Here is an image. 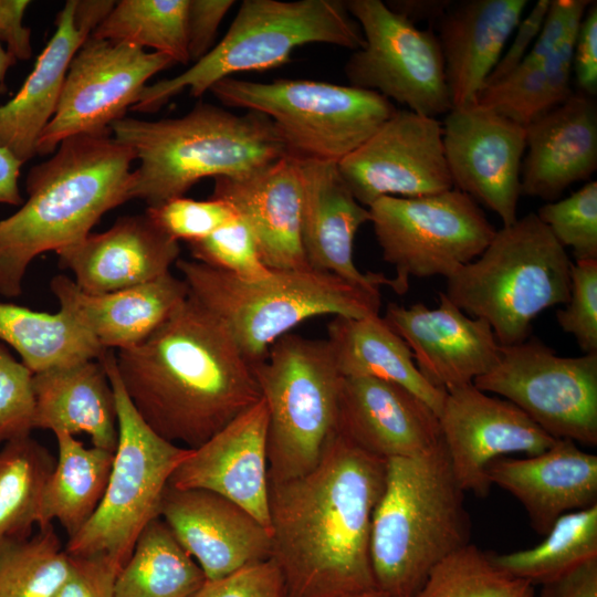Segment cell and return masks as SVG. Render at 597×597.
Wrapping results in <instances>:
<instances>
[{
	"instance_id": "7dc6e473",
	"label": "cell",
	"mask_w": 597,
	"mask_h": 597,
	"mask_svg": "<svg viewBox=\"0 0 597 597\" xmlns=\"http://www.w3.org/2000/svg\"><path fill=\"white\" fill-rule=\"evenodd\" d=\"M191 597H287V593L283 575L270 557L223 577L206 579Z\"/></svg>"
},
{
	"instance_id": "6da1fadb",
	"label": "cell",
	"mask_w": 597,
	"mask_h": 597,
	"mask_svg": "<svg viewBox=\"0 0 597 597\" xmlns=\"http://www.w3.org/2000/svg\"><path fill=\"white\" fill-rule=\"evenodd\" d=\"M386 464L335 431L313 470L270 483L271 558L287 597H352L376 588L370 532Z\"/></svg>"
},
{
	"instance_id": "681fc988",
	"label": "cell",
	"mask_w": 597,
	"mask_h": 597,
	"mask_svg": "<svg viewBox=\"0 0 597 597\" xmlns=\"http://www.w3.org/2000/svg\"><path fill=\"white\" fill-rule=\"evenodd\" d=\"M591 2L590 0H551L538 35L521 63H542L568 39L575 36Z\"/></svg>"
},
{
	"instance_id": "1f68e13d",
	"label": "cell",
	"mask_w": 597,
	"mask_h": 597,
	"mask_svg": "<svg viewBox=\"0 0 597 597\" xmlns=\"http://www.w3.org/2000/svg\"><path fill=\"white\" fill-rule=\"evenodd\" d=\"M327 343L342 377H374L397 384L423 400L439 416L447 391L419 373L405 341L378 315L334 316Z\"/></svg>"
},
{
	"instance_id": "5bb4252c",
	"label": "cell",
	"mask_w": 597,
	"mask_h": 597,
	"mask_svg": "<svg viewBox=\"0 0 597 597\" xmlns=\"http://www.w3.org/2000/svg\"><path fill=\"white\" fill-rule=\"evenodd\" d=\"M365 44L349 56V85L374 91L413 113L434 117L452 108L437 34L421 30L381 0L345 1Z\"/></svg>"
},
{
	"instance_id": "680465c9",
	"label": "cell",
	"mask_w": 597,
	"mask_h": 597,
	"mask_svg": "<svg viewBox=\"0 0 597 597\" xmlns=\"http://www.w3.org/2000/svg\"><path fill=\"white\" fill-rule=\"evenodd\" d=\"M14 63V59L3 49L0 40V81L3 80L8 69Z\"/></svg>"
},
{
	"instance_id": "9f6ffc18",
	"label": "cell",
	"mask_w": 597,
	"mask_h": 597,
	"mask_svg": "<svg viewBox=\"0 0 597 597\" xmlns=\"http://www.w3.org/2000/svg\"><path fill=\"white\" fill-rule=\"evenodd\" d=\"M451 3V0H395L386 2L388 8L413 24L419 21L438 22Z\"/></svg>"
},
{
	"instance_id": "ac0fdd59",
	"label": "cell",
	"mask_w": 597,
	"mask_h": 597,
	"mask_svg": "<svg viewBox=\"0 0 597 597\" xmlns=\"http://www.w3.org/2000/svg\"><path fill=\"white\" fill-rule=\"evenodd\" d=\"M453 475L464 492L488 495V468L510 453L538 454L555 438L511 401L473 384L447 391L438 416Z\"/></svg>"
},
{
	"instance_id": "4dcf8cb0",
	"label": "cell",
	"mask_w": 597,
	"mask_h": 597,
	"mask_svg": "<svg viewBox=\"0 0 597 597\" xmlns=\"http://www.w3.org/2000/svg\"><path fill=\"white\" fill-rule=\"evenodd\" d=\"M34 429L86 433L94 447L115 452L118 440L113 387L98 359L33 374Z\"/></svg>"
},
{
	"instance_id": "d6986e66",
	"label": "cell",
	"mask_w": 597,
	"mask_h": 597,
	"mask_svg": "<svg viewBox=\"0 0 597 597\" xmlns=\"http://www.w3.org/2000/svg\"><path fill=\"white\" fill-rule=\"evenodd\" d=\"M405 341L422 377L434 388L450 391L473 384L496 364L501 345L491 326L469 316L444 294L430 308L389 303L383 316Z\"/></svg>"
},
{
	"instance_id": "7c38bea8",
	"label": "cell",
	"mask_w": 597,
	"mask_h": 597,
	"mask_svg": "<svg viewBox=\"0 0 597 597\" xmlns=\"http://www.w3.org/2000/svg\"><path fill=\"white\" fill-rule=\"evenodd\" d=\"M383 259L392 265L397 294L409 279H446L476 259L496 229L468 195L450 190L412 198L381 197L369 207Z\"/></svg>"
},
{
	"instance_id": "ba28073f",
	"label": "cell",
	"mask_w": 597,
	"mask_h": 597,
	"mask_svg": "<svg viewBox=\"0 0 597 597\" xmlns=\"http://www.w3.org/2000/svg\"><path fill=\"white\" fill-rule=\"evenodd\" d=\"M311 43L356 51L365 41L345 1L244 0L216 46L179 75L146 85L132 109L157 112L185 90L200 97L233 74L280 67L295 49Z\"/></svg>"
},
{
	"instance_id": "6f0895ef",
	"label": "cell",
	"mask_w": 597,
	"mask_h": 597,
	"mask_svg": "<svg viewBox=\"0 0 597 597\" xmlns=\"http://www.w3.org/2000/svg\"><path fill=\"white\" fill-rule=\"evenodd\" d=\"M23 164L8 149L0 147V202L13 206L22 203L19 190L20 168Z\"/></svg>"
},
{
	"instance_id": "7bdbcfd3",
	"label": "cell",
	"mask_w": 597,
	"mask_h": 597,
	"mask_svg": "<svg viewBox=\"0 0 597 597\" xmlns=\"http://www.w3.org/2000/svg\"><path fill=\"white\" fill-rule=\"evenodd\" d=\"M195 261L253 281L271 274L260 255L254 235L238 214L207 238L189 243Z\"/></svg>"
},
{
	"instance_id": "7a4b0ae2",
	"label": "cell",
	"mask_w": 597,
	"mask_h": 597,
	"mask_svg": "<svg viewBox=\"0 0 597 597\" xmlns=\"http://www.w3.org/2000/svg\"><path fill=\"white\" fill-rule=\"evenodd\" d=\"M116 367L148 427L187 449L261 399L252 365L221 321L190 294L145 341L118 350Z\"/></svg>"
},
{
	"instance_id": "4fadbf2b",
	"label": "cell",
	"mask_w": 597,
	"mask_h": 597,
	"mask_svg": "<svg viewBox=\"0 0 597 597\" xmlns=\"http://www.w3.org/2000/svg\"><path fill=\"white\" fill-rule=\"evenodd\" d=\"M473 385L519 407L555 439L597 444V353L564 357L534 336L502 346Z\"/></svg>"
},
{
	"instance_id": "30bf717a",
	"label": "cell",
	"mask_w": 597,
	"mask_h": 597,
	"mask_svg": "<svg viewBox=\"0 0 597 597\" xmlns=\"http://www.w3.org/2000/svg\"><path fill=\"white\" fill-rule=\"evenodd\" d=\"M98 360L115 395L117 447L102 501L65 551L71 556L106 554L124 566L140 533L160 516L169 479L191 449L165 440L143 420L124 390L114 350L106 349Z\"/></svg>"
},
{
	"instance_id": "60d3db41",
	"label": "cell",
	"mask_w": 597,
	"mask_h": 597,
	"mask_svg": "<svg viewBox=\"0 0 597 597\" xmlns=\"http://www.w3.org/2000/svg\"><path fill=\"white\" fill-rule=\"evenodd\" d=\"M534 586L499 569L475 545L438 563L413 597H535Z\"/></svg>"
},
{
	"instance_id": "f907efd6",
	"label": "cell",
	"mask_w": 597,
	"mask_h": 597,
	"mask_svg": "<svg viewBox=\"0 0 597 597\" xmlns=\"http://www.w3.org/2000/svg\"><path fill=\"white\" fill-rule=\"evenodd\" d=\"M233 0H189L187 11V42L189 60L203 57L211 49L218 28Z\"/></svg>"
},
{
	"instance_id": "52a82bcc",
	"label": "cell",
	"mask_w": 597,
	"mask_h": 597,
	"mask_svg": "<svg viewBox=\"0 0 597 597\" xmlns=\"http://www.w3.org/2000/svg\"><path fill=\"white\" fill-rule=\"evenodd\" d=\"M566 250L535 212L496 229L484 251L447 277V297L485 321L500 345L524 342L544 310L570 294Z\"/></svg>"
},
{
	"instance_id": "8d00e7d4",
	"label": "cell",
	"mask_w": 597,
	"mask_h": 597,
	"mask_svg": "<svg viewBox=\"0 0 597 597\" xmlns=\"http://www.w3.org/2000/svg\"><path fill=\"white\" fill-rule=\"evenodd\" d=\"M489 555L499 569L533 586L557 579L597 558V504L562 515L533 547Z\"/></svg>"
},
{
	"instance_id": "f5cc1de1",
	"label": "cell",
	"mask_w": 597,
	"mask_h": 597,
	"mask_svg": "<svg viewBox=\"0 0 597 597\" xmlns=\"http://www.w3.org/2000/svg\"><path fill=\"white\" fill-rule=\"evenodd\" d=\"M551 0H538L526 15H523L512 36V42L488 77L485 85L492 84L511 73L523 61L535 42ZM484 85V86H485Z\"/></svg>"
},
{
	"instance_id": "ab89813d",
	"label": "cell",
	"mask_w": 597,
	"mask_h": 597,
	"mask_svg": "<svg viewBox=\"0 0 597 597\" xmlns=\"http://www.w3.org/2000/svg\"><path fill=\"white\" fill-rule=\"evenodd\" d=\"M69 569L70 556L53 524L0 542V597H53Z\"/></svg>"
},
{
	"instance_id": "5b68a950",
	"label": "cell",
	"mask_w": 597,
	"mask_h": 597,
	"mask_svg": "<svg viewBox=\"0 0 597 597\" xmlns=\"http://www.w3.org/2000/svg\"><path fill=\"white\" fill-rule=\"evenodd\" d=\"M464 493L443 442L421 455L387 461L370 532L377 589L413 597L438 563L470 543Z\"/></svg>"
},
{
	"instance_id": "f6af8a7d",
	"label": "cell",
	"mask_w": 597,
	"mask_h": 597,
	"mask_svg": "<svg viewBox=\"0 0 597 597\" xmlns=\"http://www.w3.org/2000/svg\"><path fill=\"white\" fill-rule=\"evenodd\" d=\"M33 373L0 342V442L34 429Z\"/></svg>"
},
{
	"instance_id": "9a60e30c",
	"label": "cell",
	"mask_w": 597,
	"mask_h": 597,
	"mask_svg": "<svg viewBox=\"0 0 597 597\" xmlns=\"http://www.w3.org/2000/svg\"><path fill=\"white\" fill-rule=\"evenodd\" d=\"M175 62L159 52L88 36L74 55L55 113L36 143L38 155H52L66 138L111 134L147 81Z\"/></svg>"
},
{
	"instance_id": "44dd1931",
	"label": "cell",
	"mask_w": 597,
	"mask_h": 597,
	"mask_svg": "<svg viewBox=\"0 0 597 597\" xmlns=\"http://www.w3.org/2000/svg\"><path fill=\"white\" fill-rule=\"evenodd\" d=\"M336 433L388 461L417 457L442 443L439 418L408 389L374 377H342Z\"/></svg>"
},
{
	"instance_id": "8992f818",
	"label": "cell",
	"mask_w": 597,
	"mask_h": 597,
	"mask_svg": "<svg viewBox=\"0 0 597 597\" xmlns=\"http://www.w3.org/2000/svg\"><path fill=\"white\" fill-rule=\"evenodd\" d=\"M189 294L229 331L252 365L302 322L322 315L360 318L378 315L380 291L352 284L313 269L273 271L247 281L195 260L175 263Z\"/></svg>"
},
{
	"instance_id": "4316f807",
	"label": "cell",
	"mask_w": 597,
	"mask_h": 597,
	"mask_svg": "<svg viewBox=\"0 0 597 597\" xmlns=\"http://www.w3.org/2000/svg\"><path fill=\"white\" fill-rule=\"evenodd\" d=\"M488 478L523 505L541 535L562 515L597 504V455L568 439H556L538 454L496 459Z\"/></svg>"
},
{
	"instance_id": "db71d44e",
	"label": "cell",
	"mask_w": 597,
	"mask_h": 597,
	"mask_svg": "<svg viewBox=\"0 0 597 597\" xmlns=\"http://www.w3.org/2000/svg\"><path fill=\"white\" fill-rule=\"evenodd\" d=\"M29 4L27 0H0V40L6 42V50L14 61L32 55L31 31L23 25Z\"/></svg>"
},
{
	"instance_id": "c3c4849f",
	"label": "cell",
	"mask_w": 597,
	"mask_h": 597,
	"mask_svg": "<svg viewBox=\"0 0 597 597\" xmlns=\"http://www.w3.org/2000/svg\"><path fill=\"white\" fill-rule=\"evenodd\" d=\"M69 556V574L53 597H114L118 561L106 554Z\"/></svg>"
},
{
	"instance_id": "b9f144b4",
	"label": "cell",
	"mask_w": 597,
	"mask_h": 597,
	"mask_svg": "<svg viewBox=\"0 0 597 597\" xmlns=\"http://www.w3.org/2000/svg\"><path fill=\"white\" fill-rule=\"evenodd\" d=\"M576 261L597 260V182H586L570 196L546 202L535 212Z\"/></svg>"
},
{
	"instance_id": "836d02e7",
	"label": "cell",
	"mask_w": 597,
	"mask_h": 597,
	"mask_svg": "<svg viewBox=\"0 0 597 597\" xmlns=\"http://www.w3.org/2000/svg\"><path fill=\"white\" fill-rule=\"evenodd\" d=\"M0 341L33 373L98 359L106 350L70 314L0 302Z\"/></svg>"
},
{
	"instance_id": "277c9868",
	"label": "cell",
	"mask_w": 597,
	"mask_h": 597,
	"mask_svg": "<svg viewBox=\"0 0 597 597\" xmlns=\"http://www.w3.org/2000/svg\"><path fill=\"white\" fill-rule=\"evenodd\" d=\"M109 129L139 161L129 198L148 207L184 197L202 178L244 175L289 155L266 115L251 111L237 115L208 103H198L177 118L123 117Z\"/></svg>"
},
{
	"instance_id": "7402d4cb",
	"label": "cell",
	"mask_w": 597,
	"mask_h": 597,
	"mask_svg": "<svg viewBox=\"0 0 597 597\" xmlns=\"http://www.w3.org/2000/svg\"><path fill=\"white\" fill-rule=\"evenodd\" d=\"M109 0H67L55 31L18 93L0 105V147L22 164L36 155V143L53 117L69 66L114 6Z\"/></svg>"
},
{
	"instance_id": "f1b7e54d",
	"label": "cell",
	"mask_w": 597,
	"mask_h": 597,
	"mask_svg": "<svg viewBox=\"0 0 597 597\" xmlns=\"http://www.w3.org/2000/svg\"><path fill=\"white\" fill-rule=\"evenodd\" d=\"M60 310L70 314L104 349H127L150 336L188 297L182 279L168 272L150 282L105 294H88L63 274L50 281Z\"/></svg>"
},
{
	"instance_id": "d6a6232c",
	"label": "cell",
	"mask_w": 597,
	"mask_h": 597,
	"mask_svg": "<svg viewBox=\"0 0 597 597\" xmlns=\"http://www.w3.org/2000/svg\"><path fill=\"white\" fill-rule=\"evenodd\" d=\"M57 458L44 486L39 528L57 521L74 536L93 516L104 495L114 452L85 447L75 436L54 433Z\"/></svg>"
},
{
	"instance_id": "3957f363",
	"label": "cell",
	"mask_w": 597,
	"mask_h": 597,
	"mask_svg": "<svg viewBox=\"0 0 597 597\" xmlns=\"http://www.w3.org/2000/svg\"><path fill=\"white\" fill-rule=\"evenodd\" d=\"M27 177L28 199L0 220V294L22 292L29 264L86 238L103 214L130 200L134 150L112 134L64 139Z\"/></svg>"
},
{
	"instance_id": "484cf974",
	"label": "cell",
	"mask_w": 597,
	"mask_h": 597,
	"mask_svg": "<svg viewBox=\"0 0 597 597\" xmlns=\"http://www.w3.org/2000/svg\"><path fill=\"white\" fill-rule=\"evenodd\" d=\"M61 268L88 294H105L144 284L170 272L180 254L179 242L146 214L118 218L104 232L56 253Z\"/></svg>"
},
{
	"instance_id": "f35d334b",
	"label": "cell",
	"mask_w": 597,
	"mask_h": 597,
	"mask_svg": "<svg viewBox=\"0 0 597 597\" xmlns=\"http://www.w3.org/2000/svg\"><path fill=\"white\" fill-rule=\"evenodd\" d=\"M189 0H121L91 33L95 39L128 43L187 64Z\"/></svg>"
},
{
	"instance_id": "cb8c5ba5",
	"label": "cell",
	"mask_w": 597,
	"mask_h": 597,
	"mask_svg": "<svg viewBox=\"0 0 597 597\" xmlns=\"http://www.w3.org/2000/svg\"><path fill=\"white\" fill-rule=\"evenodd\" d=\"M302 186V243L308 265L370 291L392 287L383 273H363L354 261L358 229L370 222L343 179L338 163L296 158Z\"/></svg>"
},
{
	"instance_id": "ee69618b",
	"label": "cell",
	"mask_w": 597,
	"mask_h": 597,
	"mask_svg": "<svg viewBox=\"0 0 597 597\" xmlns=\"http://www.w3.org/2000/svg\"><path fill=\"white\" fill-rule=\"evenodd\" d=\"M145 213L170 238L188 243L207 238L237 216L228 202L211 197L208 200L179 197L148 207Z\"/></svg>"
},
{
	"instance_id": "e575fe53",
	"label": "cell",
	"mask_w": 597,
	"mask_h": 597,
	"mask_svg": "<svg viewBox=\"0 0 597 597\" xmlns=\"http://www.w3.org/2000/svg\"><path fill=\"white\" fill-rule=\"evenodd\" d=\"M205 582L200 566L159 516L138 536L114 597H191Z\"/></svg>"
},
{
	"instance_id": "e0dca14e",
	"label": "cell",
	"mask_w": 597,
	"mask_h": 597,
	"mask_svg": "<svg viewBox=\"0 0 597 597\" xmlns=\"http://www.w3.org/2000/svg\"><path fill=\"white\" fill-rule=\"evenodd\" d=\"M525 127L475 102L452 107L442 142L453 188L494 212L503 227L517 220Z\"/></svg>"
},
{
	"instance_id": "74e56055",
	"label": "cell",
	"mask_w": 597,
	"mask_h": 597,
	"mask_svg": "<svg viewBox=\"0 0 597 597\" xmlns=\"http://www.w3.org/2000/svg\"><path fill=\"white\" fill-rule=\"evenodd\" d=\"M54 464L52 453L31 434L4 442L0 450V542L32 535Z\"/></svg>"
},
{
	"instance_id": "9c48e42d",
	"label": "cell",
	"mask_w": 597,
	"mask_h": 597,
	"mask_svg": "<svg viewBox=\"0 0 597 597\" xmlns=\"http://www.w3.org/2000/svg\"><path fill=\"white\" fill-rule=\"evenodd\" d=\"M252 369L269 412V482L300 478L317 465L336 428L342 376L329 345L287 333Z\"/></svg>"
},
{
	"instance_id": "8fae6325",
	"label": "cell",
	"mask_w": 597,
	"mask_h": 597,
	"mask_svg": "<svg viewBox=\"0 0 597 597\" xmlns=\"http://www.w3.org/2000/svg\"><path fill=\"white\" fill-rule=\"evenodd\" d=\"M210 92L226 106L266 115L289 156L336 163L364 144L397 109L374 91L311 80L261 83L226 77Z\"/></svg>"
},
{
	"instance_id": "2e32d148",
	"label": "cell",
	"mask_w": 597,
	"mask_h": 597,
	"mask_svg": "<svg viewBox=\"0 0 597 597\" xmlns=\"http://www.w3.org/2000/svg\"><path fill=\"white\" fill-rule=\"evenodd\" d=\"M356 200L369 207L381 197H421L453 188L442 124L434 117L396 112L358 148L338 161Z\"/></svg>"
},
{
	"instance_id": "91938a15",
	"label": "cell",
	"mask_w": 597,
	"mask_h": 597,
	"mask_svg": "<svg viewBox=\"0 0 597 597\" xmlns=\"http://www.w3.org/2000/svg\"><path fill=\"white\" fill-rule=\"evenodd\" d=\"M352 597H388V596L385 595L379 589L375 588V589H371L369 591H365V593H362V594H358V595H355V596H352Z\"/></svg>"
},
{
	"instance_id": "816d5d0a",
	"label": "cell",
	"mask_w": 597,
	"mask_h": 597,
	"mask_svg": "<svg viewBox=\"0 0 597 597\" xmlns=\"http://www.w3.org/2000/svg\"><path fill=\"white\" fill-rule=\"evenodd\" d=\"M573 76L577 91L597 94V4L591 2L578 28L573 52Z\"/></svg>"
},
{
	"instance_id": "f546056e",
	"label": "cell",
	"mask_w": 597,
	"mask_h": 597,
	"mask_svg": "<svg viewBox=\"0 0 597 597\" xmlns=\"http://www.w3.org/2000/svg\"><path fill=\"white\" fill-rule=\"evenodd\" d=\"M527 0L452 1L437 34L452 107L475 102L524 15Z\"/></svg>"
},
{
	"instance_id": "d590c367",
	"label": "cell",
	"mask_w": 597,
	"mask_h": 597,
	"mask_svg": "<svg viewBox=\"0 0 597 597\" xmlns=\"http://www.w3.org/2000/svg\"><path fill=\"white\" fill-rule=\"evenodd\" d=\"M576 35L546 61L521 63L503 78L485 85L475 103L526 127L574 92L570 81Z\"/></svg>"
},
{
	"instance_id": "11a10c76",
	"label": "cell",
	"mask_w": 597,
	"mask_h": 597,
	"mask_svg": "<svg viewBox=\"0 0 597 597\" xmlns=\"http://www.w3.org/2000/svg\"><path fill=\"white\" fill-rule=\"evenodd\" d=\"M535 597H597V558L542 585Z\"/></svg>"
},
{
	"instance_id": "bcb514c9",
	"label": "cell",
	"mask_w": 597,
	"mask_h": 597,
	"mask_svg": "<svg viewBox=\"0 0 597 597\" xmlns=\"http://www.w3.org/2000/svg\"><path fill=\"white\" fill-rule=\"evenodd\" d=\"M556 311L561 328L575 337L584 354L597 353V260L576 261L570 269V294Z\"/></svg>"
},
{
	"instance_id": "603a6c76",
	"label": "cell",
	"mask_w": 597,
	"mask_h": 597,
	"mask_svg": "<svg viewBox=\"0 0 597 597\" xmlns=\"http://www.w3.org/2000/svg\"><path fill=\"white\" fill-rule=\"evenodd\" d=\"M160 517L206 579L271 557V534L250 513L208 490L167 486Z\"/></svg>"
},
{
	"instance_id": "ffe728a7",
	"label": "cell",
	"mask_w": 597,
	"mask_h": 597,
	"mask_svg": "<svg viewBox=\"0 0 597 597\" xmlns=\"http://www.w3.org/2000/svg\"><path fill=\"white\" fill-rule=\"evenodd\" d=\"M268 425V407L261 398L191 449L168 485L214 492L241 506L270 532Z\"/></svg>"
},
{
	"instance_id": "d4e9b609",
	"label": "cell",
	"mask_w": 597,
	"mask_h": 597,
	"mask_svg": "<svg viewBox=\"0 0 597 597\" xmlns=\"http://www.w3.org/2000/svg\"><path fill=\"white\" fill-rule=\"evenodd\" d=\"M211 198L228 202L245 221L270 270L312 269L302 243V186L294 157L244 175L217 177Z\"/></svg>"
},
{
	"instance_id": "83f0119b",
	"label": "cell",
	"mask_w": 597,
	"mask_h": 597,
	"mask_svg": "<svg viewBox=\"0 0 597 597\" xmlns=\"http://www.w3.org/2000/svg\"><path fill=\"white\" fill-rule=\"evenodd\" d=\"M521 195L558 200L574 182L597 168V105L574 91L564 102L526 127Z\"/></svg>"
}]
</instances>
